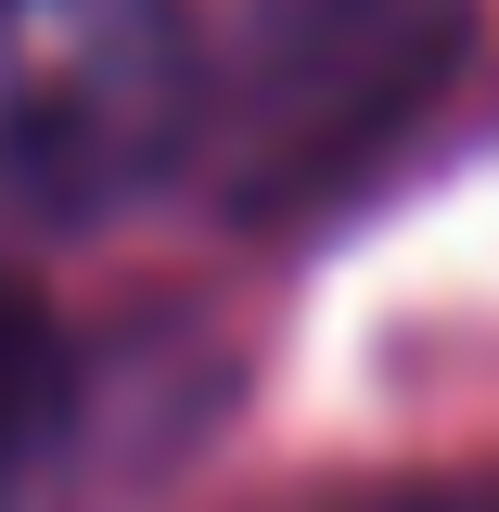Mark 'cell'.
<instances>
[{
    "label": "cell",
    "instance_id": "2",
    "mask_svg": "<svg viewBox=\"0 0 499 512\" xmlns=\"http://www.w3.org/2000/svg\"><path fill=\"white\" fill-rule=\"evenodd\" d=\"M461 64V0H256L231 90H205V141L244 205L346 192Z\"/></svg>",
    "mask_w": 499,
    "mask_h": 512
},
{
    "label": "cell",
    "instance_id": "3",
    "mask_svg": "<svg viewBox=\"0 0 499 512\" xmlns=\"http://www.w3.org/2000/svg\"><path fill=\"white\" fill-rule=\"evenodd\" d=\"M52 423H64V333H52V308L0 269V487L39 461Z\"/></svg>",
    "mask_w": 499,
    "mask_h": 512
},
{
    "label": "cell",
    "instance_id": "1",
    "mask_svg": "<svg viewBox=\"0 0 499 512\" xmlns=\"http://www.w3.org/2000/svg\"><path fill=\"white\" fill-rule=\"evenodd\" d=\"M205 141L180 0H0V231H64Z\"/></svg>",
    "mask_w": 499,
    "mask_h": 512
},
{
    "label": "cell",
    "instance_id": "4",
    "mask_svg": "<svg viewBox=\"0 0 499 512\" xmlns=\"http://www.w3.org/2000/svg\"><path fill=\"white\" fill-rule=\"evenodd\" d=\"M372 512H499L487 487H397V500H372Z\"/></svg>",
    "mask_w": 499,
    "mask_h": 512
}]
</instances>
